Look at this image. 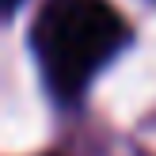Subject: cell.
Instances as JSON below:
<instances>
[{"label":"cell","mask_w":156,"mask_h":156,"mask_svg":"<svg viewBox=\"0 0 156 156\" xmlns=\"http://www.w3.org/2000/svg\"><path fill=\"white\" fill-rule=\"evenodd\" d=\"M15 8H19V0H8V12H15Z\"/></svg>","instance_id":"obj_2"},{"label":"cell","mask_w":156,"mask_h":156,"mask_svg":"<svg viewBox=\"0 0 156 156\" xmlns=\"http://www.w3.org/2000/svg\"><path fill=\"white\" fill-rule=\"evenodd\" d=\"M34 53L57 95L73 99L129 38L111 0H46L34 19Z\"/></svg>","instance_id":"obj_1"}]
</instances>
